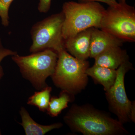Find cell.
I'll return each mask as SVG.
<instances>
[{
  "mask_svg": "<svg viewBox=\"0 0 135 135\" xmlns=\"http://www.w3.org/2000/svg\"><path fill=\"white\" fill-rule=\"evenodd\" d=\"M70 94L67 91L62 90L58 97H53L50 100L47 113L51 117L58 116L64 109L68 107V105L71 100Z\"/></svg>",
  "mask_w": 135,
  "mask_h": 135,
  "instance_id": "13",
  "label": "cell"
},
{
  "mask_svg": "<svg viewBox=\"0 0 135 135\" xmlns=\"http://www.w3.org/2000/svg\"><path fill=\"white\" fill-rule=\"evenodd\" d=\"M64 119L71 129L84 135H116L128 133L120 121L91 107L73 105Z\"/></svg>",
  "mask_w": 135,
  "mask_h": 135,
  "instance_id": "1",
  "label": "cell"
},
{
  "mask_svg": "<svg viewBox=\"0 0 135 135\" xmlns=\"http://www.w3.org/2000/svg\"><path fill=\"white\" fill-rule=\"evenodd\" d=\"M11 59L19 67L23 77L29 81L35 89L40 90L48 86L46 80L55 72L58 53L47 49L28 56L17 54L12 56Z\"/></svg>",
  "mask_w": 135,
  "mask_h": 135,
  "instance_id": "3",
  "label": "cell"
},
{
  "mask_svg": "<svg viewBox=\"0 0 135 135\" xmlns=\"http://www.w3.org/2000/svg\"><path fill=\"white\" fill-rule=\"evenodd\" d=\"M14 0H0V17L1 23L4 27L9 25V10L11 5Z\"/></svg>",
  "mask_w": 135,
  "mask_h": 135,
  "instance_id": "15",
  "label": "cell"
},
{
  "mask_svg": "<svg viewBox=\"0 0 135 135\" xmlns=\"http://www.w3.org/2000/svg\"><path fill=\"white\" fill-rule=\"evenodd\" d=\"M79 2H97L104 3L109 6H116L118 4L116 0H78Z\"/></svg>",
  "mask_w": 135,
  "mask_h": 135,
  "instance_id": "18",
  "label": "cell"
},
{
  "mask_svg": "<svg viewBox=\"0 0 135 135\" xmlns=\"http://www.w3.org/2000/svg\"><path fill=\"white\" fill-rule=\"evenodd\" d=\"M132 65L129 60L123 63L116 70L117 75L113 85L106 92L107 99L114 112L122 123L129 119L134 120V106L128 98L125 89L124 78Z\"/></svg>",
  "mask_w": 135,
  "mask_h": 135,
  "instance_id": "7",
  "label": "cell"
},
{
  "mask_svg": "<svg viewBox=\"0 0 135 135\" xmlns=\"http://www.w3.org/2000/svg\"><path fill=\"white\" fill-rule=\"evenodd\" d=\"M94 65L116 70L123 63L128 60V56L120 47H114L96 57Z\"/></svg>",
  "mask_w": 135,
  "mask_h": 135,
  "instance_id": "10",
  "label": "cell"
},
{
  "mask_svg": "<svg viewBox=\"0 0 135 135\" xmlns=\"http://www.w3.org/2000/svg\"><path fill=\"white\" fill-rule=\"evenodd\" d=\"M17 54V53L16 51L5 48L3 45L2 41L0 39V79L2 78L4 75L3 69L1 65L2 61L7 57L9 56H12Z\"/></svg>",
  "mask_w": 135,
  "mask_h": 135,
  "instance_id": "16",
  "label": "cell"
},
{
  "mask_svg": "<svg viewBox=\"0 0 135 135\" xmlns=\"http://www.w3.org/2000/svg\"><path fill=\"white\" fill-rule=\"evenodd\" d=\"M99 29L124 42L135 41V9L126 2L109 6L102 17Z\"/></svg>",
  "mask_w": 135,
  "mask_h": 135,
  "instance_id": "6",
  "label": "cell"
},
{
  "mask_svg": "<svg viewBox=\"0 0 135 135\" xmlns=\"http://www.w3.org/2000/svg\"><path fill=\"white\" fill-rule=\"evenodd\" d=\"M105 9L97 2L68 1L62 6L64 16L62 27L64 40L89 28L99 29Z\"/></svg>",
  "mask_w": 135,
  "mask_h": 135,
  "instance_id": "2",
  "label": "cell"
},
{
  "mask_svg": "<svg viewBox=\"0 0 135 135\" xmlns=\"http://www.w3.org/2000/svg\"><path fill=\"white\" fill-rule=\"evenodd\" d=\"M93 28L83 31L65 40L66 51L75 58L86 60L90 55V39Z\"/></svg>",
  "mask_w": 135,
  "mask_h": 135,
  "instance_id": "8",
  "label": "cell"
},
{
  "mask_svg": "<svg viewBox=\"0 0 135 135\" xmlns=\"http://www.w3.org/2000/svg\"><path fill=\"white\" fill-rule=\"evenodd\" d=\"M51 0H39L38 9L40 13H47L50 9Z\"/></svg>",
  "mask_w": 135,
  "mask_h": 135,
  "instance_id": "17",
  "label": "cell"
},
{
  "mask_svg": "<svg viewBox=\"0 0 135 135\" xmlns=\"http://www.w3.org/2000/svg\"><path fill=\"white\" fill-rule=\"evenodd\" d=\"M22 122L19 123L23 127L26 135H44L49 131L61 128L62 124L57 123L48 126L37 123L31 117L28 112L23 107L20 110Z\"/></svg>",
  "mask_w": 135,
  "mask_h": 135,
  "instance_id": "11",
  "label": "cell"
},
{
  "mask_svg": "<svg viewBox=\"0 0 135 135\" xmlns=\"http://www.w3.org/2000/svg\"><path fill=\"white\" fill-rule=\"evenodd\" d=\"M64 16L63 12L56 13L36 22L32 26L31 35V53L50 49L57 53L65 50L62 36Z\"/></svg>",
  "mask_w": 135,
  "mask_h": 135,
  "instance_id": "5",
  "label": "cell"
},
{
  "mask_svg": "<svg viewBox=\"0 0 135 135\" xmlns=\"http://www.w3.org/2000/svg\"><path fill=\"white\" fill-rule=\"evenodd\" d=\"M119 3H124L126 2V0H118Z\"/></svg>",
  "mask_w": 135,
  "mask_h": 135,
  "instance_id": "19",
  "label": "cell"
},
{
  "mask_svg": "<svg viewBox=\"0 0 135 135\" xmlns=\"http://www.w3.org/2000/svg\"><path fill=\"white\" fill-rule=\"evenodd\" d=\"M55 70L51 76L55 85L73 95L84 89L88 83L86 73L89 63L78 59L66 50L59 52Z\"/></svg>",
  "mask_w": 135,
  "mask_h": 135,
  "instance_id": "4",
  "label": "cell"
},
{
  "mask_svg": "<svg viewBox=\"0 0 135 135\" xmlns=\"http://www.w3.org/2000/svg\"><path fill=\"white\" fill-rule=\"evenodd\" d=\"M124 42L110 34L101 29L93 27L90 39V57L95 58L111 47H121Z\"/></svg>",
  "mask_w": 135,
  "mask_h": 135,
  "instance_id": "9",
  "label": "cell"
},
{
  "mask_svg": "<svg viewBox=\"0 0 135 135\" xmlns=\"http://www.w3.org/2000/svg\"><path fill=\"white\" fill-rule=\"evenodd\" d=\"M86 73L87 75L92 77L102 84L106 92L113 85L117 75L116 70L95 65L88 68Z\"/></svg>",
  "mask_w": 135,
  "mask_h": 135,
  "instance_id": "12",
  "label": "cell"
},
{
  "mask_svg": "<svg viewBox=\"0 0 135 135\" xmlns=\"http://www.w3.org/2000/svg\"><path fill=\"white\" fill-rule=\"evenodd\" d=\"M52 88L47 86L38 92H35L28 98L27 104L35 106L41 112L47 111L50 100Z\"/></svg>",
  "mask_w": 135,
  "mask_h": 135,
  "instance_id": "14",
  "label": "cell"
}]
</instances>
